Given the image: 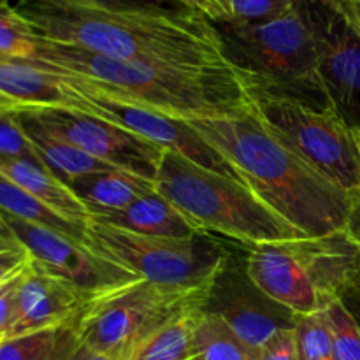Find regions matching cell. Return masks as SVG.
Here are the masks:
<instances>
[{"label": "cell", "mask_w": 360, "mask_h": 360, "mask_svg": "<svg viewBox=\"0 0 360 360\" xmlns=\"http://www.w3.org/2000/svg\"><path fill=\"white\" fill-rule=\"evenodd\" d=\"M42 37L14 13L9 6L0 7V55L11 60L37 62Z\"/></svg>", "instance_id": "484cf974"}, {"label": "cell", "mask_w": 360, "mask_h": 360, "mask_svg": "<svg viewBox=\"0 0 360 360\" xmlns=\"http://www.w3.org/2000/svg\"><path fill=\"white\" fill-rule=\"evenodd\" d=\"M11 4V0H0V7H4V6H9Z\"/></svg>", "instance_id": "60d3db41"}, {"label": "cell", "mask_w": 360, "mask_h": 360, "mask_svg": "<svg viewBox=\"0 0 360 360\" xmlns=\"http://www.w3.org/2000/svg\"><path fill=\"white\" fill-rule=\"evenodd\" d=\"M16 248H21V245L18 243L16 236L13 234V231H11V227L7 225V221L4 220L2 211H0V253Z\"/></svg>", "instance_id": "74e56055"}, {"label": "cell", "mask_w": 360, "mask_h": 360, "mask_svg": "<svg viewBox=\"0 0 360 360\" xmlns=\"http://www.w3.org/2000/svg\"><path fill=\"white\" fill-rule=\"evenodd\" d=\"M16 116L27 136L30 137L42 164L53 174L58 176L63 183H70L77 178H83V176L95 174V172L112 171V167H109L102 160L84 153L74 144L67 143V141L60 139V137L53 136L46 129H42L23 108L18 109Z\"/></svg>", "instance_id": "ffe728a7"}, {"label": "cell", "mask_w": 360, "mask_h": 360, "mask_svg": "<svg viewBox=\"0 0 360 360\" xmlns=\"http://www.w3.org/2000/svg\"><path fill=\"white\" fill-rule=\"evenodd\" d=\"M204 304H195L144 338L127 360H192V336Z\"/></svg>", "instance_id": "44dd1931"}, {"label": "cell", "mask_w": 360, "mask_h": 360, "mask_svg": "<svg viewBox=\"0 0 360 360\" xmlns=\"http://www.w3.org/2000/svg\"><path fill=\"white\" fill-rule=\"evenodd\" d=\"M174 6L195 11L213 23L231 20V6L225 0H169Z\"/></svg>", "instance_id": "4dcf8cb0"}, {"label": "cell", "mask_w": 360, "mask_h": 360, "mask_svg": "<svg viewBox=\"0 0 360 360\" xmlns=\"http://www.w3.org/2000/svg\"><path fill=\"white\" fill-rule=\"evenodd\" d=\"M345 232L355 245L360 246V188L350 192V217Z\"/></svg>", "instance_id": "836d02e7"}, {"label": "cell", "mask_w": 360, "mask_h": 360, "mask_svg": "<svg viewBox=\"0 0 360 360\" xmlns=\"http://www.w3.org/2000/svg\"><path fill=\"white\" fill-rule=\"evenodd\" d=\"M355 136H357V141H359V148H360V130H357V132H355Z\"/></svg>", "instance_id": "b9f144b4"}, {"label": "cell", "mask_w": 360, "mask_h": 360, "mask_svg": "<svg viewBox=\"0 0 360 360\" xmlns=\"http://www.w3.org/2000/svg\"><path fill=\"white\" fill-rule=\"evenodd\" d=\"M206 295L207 290H179L139 278L86 301L74 320L77 340L90 350L127 360L144 338L185 309L204 304Z\"/></svg>", "instance_id": "ba28073f"}, {"label": "cell", "mask_w": 360, "mask_h": 360, "mask_svg": "<svg viewBox=\"0 0 360 360\" xmlns=\"http://www.w3.org/2000/svg\"><path fill=\"white\" fill-rule=\"evenodd\" d=\"M23 271L0 283V341L7 340L16 316V297Z\"/></svg>", "instance_id": "f1b7e54d"}, {"label": "cell", "mask_w": 360, "mask_h": 360, "mask_svg": "<svg viewBox=\"0 0 360 360\" xmlns=\"http://www.w3.org/2000/svg\"><path fill=\"white\" fill-rule=\"evenodd\" d=\"M225 2H227V4H229V6H231V0H225Z\"/></svg>", "instance_id": "ee69618b"}, {"label": "cell", "mask_w": 360, "mask_h": 360, "mask_svg": "<svg viewBox=\"0 0 360 360\" xmlns=\"http://www.w3.org/2000/svg\"><path fill=\"white\" fill-rule=\"evenodd\" d=\"M77 4H91L102 7H120V9H162V7H178L169 0H69Z\"/></svg>", "instance_id": "d6a6232c"}, {"label": "cell", "mask_w": 360, "mask_h": 360, "mask_svg": "<svg viewBox=\"0 0 360 360\" xmlns=\"http://www.w3.org/2000/svg\"><path fill=\"white\" fill-rule=\"evenodd\" d=\"M320 76L330 108L360 130V34L338 0H322L320 9Z\"/></svg>", "instance_id": "4fadbf2b"}, {"label": "cell", "mask_w": 360, "mask_h": 360, "mask_svg": "<svg viewBox=\"0 0 360 360\" xmlns=\"http://www.w3.org/2000/svg\"><path fill=\"white\" fill-rule=\"evenodd\" d=\"M259 360H299L294 329L280 330L259 348Z\"/></svg>", "instance_id": "f546056e"}, {"label": "cell", "mask_w": 360, "mask_h": 360, "mask_svg": "<svg viewBox=\"0 0 360 360\" xmlns=\"http://www.w3.org/2000/svg\"><path fill=\"white\" fill-rule=\"evenodd\" d=\"M67 185L88 207L90 214L122 211L136 200L157 192L153 179L118 169L83 176Z\"/></svg>", "instance_id": "d6986e66"}, {"label": "cell", "mask_w": 360, "mask_h": 360, "mask_svg": "<svg viewBox=\"0 0 360 360\" xmlns=\"http://www.w3.org/2000/svg\"><path fill=\"white\" fill-rule=\"evenodd\" d=\"M63 360H120V359L109 357V355L101 354V352L90 350V348L84 347V345L79 343V340H77V343L74 345L72 350L69 352V355H67Z\"/></svg>", "instance_id": "8d00e7d4"}, {"label": "cell", "mask_w": 360, "mask_h": 360, "mask_svg": "<svg viewBox=\"0 0 360 360\" xmlns=\"http://www.w3.org/2000/svg\"><path fill=\"white\" fill-rule=\"evenodd\" d=\"M171 4H172V2H171Z\"/></svg>", "instance_id": "f6af8a7d"}, {"label": "cell", "mask_w": 360, "mask_h": 360, "mask_svg": "<svg viewBox=\"0 0 360 360\" xmlns=\"http://www.w3.org/2000/svg\"><path fill=\"white\" fill-rule=\"evenodd\" d=\"M0 94L21 108H72L62 74L53 67L25 60L0 62Z\"/></svg>", "instance_id": "2e32d148"}, {"label": "cell", "mask_w": 360, "mask_h": 360, "mask_svg": "<svg viewBox=\"0 0 360 360\" xmlns=\"http://www.w3.org/2000/svg\"><path fill=\"white\" fill-rule=\"evenodd\" d=\"M58 72L62 74L63 81L69 88L72 109L115 123L129 132L137 134L143 139L158 144L164 150L174 151V153L210 169V171L241 181L232 165L224 160L185 120L169 118L160 112L118 101V98H112L91 88L86 81L74 74L63 72V70H58Z\"/></svg>", "instance_id": "9c48e42d"}, {"label": "cell", "mask_w": 360, "mask_h": 360, "mask_svg": "<svg viewBox=\"0 0 360 360\" xmlns=\"http://www.w3.org/2000/svg\"><path fill=\"white\" fill-rule=\"evenodd\" d=\"M262 202L306 238L345 232L350 193L281 146L255 109L220 118L185 120Z\"/></svg>", "instance_id": "7a4b0ae2"}, {"label": "cell", "mask_w": 360, "mask_h": 360, "mask_svg": "<svg viewBox=\"0 0 360 360\" xmlns=\"http://www.w3.org/2000/svg\"><path fill=\"white\" fill-rule=\"evenodd\" d=\"M320 9L322 0H301L262 23H214L225 60L248 88L333 109L320 76Z\"/></svg>", "instance_id": "277c9868"}, {"label": "cell", "mask_w": 360, "mask_h": 360, "mask_svg": "<svg viewBox=\"0 0 360 360\" xmlns=\"http://www.w3.org/2000/svg\"><path fill=\"white\" fill-rule=\"evenodd\" d=\"M334 341V360H360V326L341 299L323 304Z\"/></svg>", "instance_id": "4316f807"}, {"label": "cell", "mask_w": 360, "mask_h": 360, "mask_svg": "<svg viewBox=\"0 0 360 360\" xmlns=\"http://www.w3.org/2000/svg\"><path fill=\"white\" fill-rule=\"evenodd\" d=\"M295 343L299 360H334V341L326 309L295 315Z\"/></svg>", "instance_id": "d4e9b609"}, {"label": "cell", "mask_w": 360, "mask_h": 360, "mask_svg": "<svg viewBox=\"0 0 360 360\" xmlns=\"http://www.w3.org/2000/svg\"><path fill=\"white\" fill-rule=\"evenodd\" d=\"M86 246L141 280L190 292L210 290L231 252L210 234L158 238L88 221Z\"/></svg>", "instance_id": "8992f818"}, {"label": "cell", "mask_w": 360, "mask_h": 360, "mask_svg": "<svg viewBox=\"0 0 360 360\" xmlns=\"http://www.w3.org/2000/svg\"><path fill=\"white\" fill-rule=\"evenodd\" d=\"M292 241L250 246L245 257L246 273L262 294L294 315L319 311L323 299Z\"/></svg>", "instance_id": "5bb4252c"}, {"label": "cell", "mask_w": 360, "mask_h": 360, "mask_svg": "<svg viewBox=\"0 0 360 360\" xmlns=\"http://www.w3.org/2000/svg\"><path fill=\"white\" fill-rule=\"evenodd\" d=\"M248 94L262 125L281 146L348 193L360 188L357 136L333 109L255 88H248Z\"/></svg>", "instance_id": "52a82bcc"}, {"label": "cell", "mask_w": 360, "mask_h": 360, "mask_svg": "<svg viewBox=\"0 0 360 360\" xmlns=\"http://www.w3.org/2000/svg\"><path fill=\"white\" fill-rule=\"evenodd\" d=\"M155 185L204 234L224 236L246 248L306 238L245 183L210 171L174 151L164 153Z\"/></svg>", "instance_id": "5b68a950"}, {"label": "cell", "mask_w": 360, "mask_h": 360, "mask_svg": "<svg viewBox=\"0 0 360 360\" xmlns=\"http://www.w3.org/2000/svg\"><path fill=\"white\" fill-rule=\"evenodd\" d=\"M2 214L18 243L30 253V259L49 273L72 283L77 290L83 292L88 301L139 280L130 271L102 259L83 243L74 241L42 225L21 220L6 211H2Z\"/></svg>", "instance_id": "8fae6325"}, {"label": "cell", "mask_w": 360, "mask_h": 360, "mask_svg": "<svg viewBox=\"0 0 360 360\" xmlns=\"http://www.w3.org/2000/svg\"><path fill=\"white\" fill-rule=\"evenodd\" d=\"M70 72L118 101L174 120L220 118L245 111L248 88L232 65H174L120 60L42 37L37 62Z\"/></svg>", "instance_id": "3957f363"}, {"label": "cell", "mask_w": 360, "mask_h": 360, "mask_svg": "<svg viewBox=\"0 0 360 360\" xmlns=\"http://www.w3.org/2000/svg\"><path fill=\"white\" fill-rule=\"evenodd\" d=\"M0 157L41 162L30 137L18 120L16 111L0 116Z\"/></svg>", "instance_id": "83f0119b"}, {"label": "cell", "mask_w": 360, "mask_h": 360, "mask_svg": "<svg viewBox=\"0 0 360 360\" xmlns=\"http://www.w3.org/2000/svg\"><path fill=\"white\" fill-rule=\"evenodd\" d=\"M42 129L98 158L109 167L157 178L167 150L137 134L72 108H23Z\"/></svg>", "instance_id": "30bf717a"}, {"label": "cell", "mask_w": 360, "mask_h": 360, "mask_svg": "<svg viewBox=\"0 0 360 360\" xmlns=\"http://www.w3.org/2000/svg\"><path fill=\"white\" fill-rule=\"evenodd\" d=\"M0 174L16 183L60 217L81 225L90 221L88 207L77 199L67 183L53 174L41 162L0 157Z\"/></svg>", "instance_id": "ac0fdd59"}, {"label": "cell", "mask_w": 360, "mask_h": 360, "mask_svg": "<svg viewBox=\"0 0 360 360\" xmlns=\"http://www.w3.org/2000/svg\"><path fill=\"white\" fill-rule=\"evenodd\" d=\"M192 360H259V352L236 336L220 316L202 308L193 329Z\"/></svg>", "instance_id": "7402d4cb"}, {"label": "cell", "mask_w": 360, "mask_h": 360, "mask_svg": "<svg viewBox=\"0 0 360 360\" xmlns=\"http://www.w3.org/2000/svg\"><path fill=\"white\" fill-rule=\"evenodd\" d=\"M204 309L220 316L257 352L274 334L295 326L294 313L262 294L250 280L245 260L238 262L232 255L211 283Z\"/></svg>", "instance_id": "7c38bea8"}, {"label": "cell", "mask_w": 360, "mask_h": 360, "mask_svg": "<svg viewBox=\"0 0 360 360\" xmlns=\"http://www.w3.org/2000/svg\"><path fill=\"white\" fill-rule=\"evenodd\" d=\"M77 343L74 322L0 341V360H63Z\"/></svg>", "instance_id": "cb8c5ba5"}, {"label": "cell", "mask_w": 360, "mask_h": 360, "mask_svg": "<svg viewBox=\"0 0 360 360\" xmlns=\"http://www.w3.org/2000/svg\"><path fill=\"white\" fill-rule=\"evenodd\" d=\"M0 211H6V213L30 221V224L48 227L74 239V241L86 245L88 224H74V221L60 217L4 174H0Z\"/></svg>", "instance_id": "603a6c76"}, {"label": "cell", "mask_w": 360, "mask_h": 360, "mask_svg": "<svg viewBox=\"0 0 360 360\" xmlns=\"http://www.w3.org/2000/svg\"><path fill=\"white\" fill-rule=\"evenodd\" d=\"M41 37L120 60L227 65L213 21L185 7L120 9L69 0H11Z\"/></svg>", "instance_id": "6da1fadb"}, {"label": "cell", "mask_w": 360, "mask_h": 360, "mask_svg": "<svg viewBox=\"0 0 360 360\" xmlns=\"http://www.w3.org/2000/svg\"><path fill=\"white\" fill-rule=\"evenodd\" d=\"M90 220L136 234L158 238H193L204 234L192 220H188L174 204L169 202L158 192L136 200L122 211L90 214Z\"/></svg>", "instance_id": "e0dca14e"}, {"label": "cell", "mask_w": 360, "mask_h": 360, "mask_svg": "<svg viewBox=\"0 0 360 360\" xmlns=\"http://www.w3.org/2000/svg\"><path fill=\"white\" fill-rule=\"evenodd\" d=\"M21 105L18 104V102H14L13 98L6 97V95L0 94V116L2 115H7V112H13V111H18Z\"/></svg>", "instance_id": "ab89813d"}, {"label": "cell", "mask_w": 360, "mask_h": 360, "mask_svg": "<svg viewBox=\"0 0 360 360\" xmlns=\"http://www.w3.org/2000/svg\"><path fill=\"white\" fill-rule=\"evenodd\" d=\"M28 262H30V253L23 246L0 253V283L21 273L28 266Z\"/></svg>", "instance_id": "1f68e13d"}, {"label": "cell", "mask_w": 360, "mask_h": 360, "mask_svg": "<svg viewBox=\"0 0 360 360\" xmlns=\"http://www.w3.org/2000/svg\"><path fill=\"white\" fill-rule=\"evenodd\" d=\"M86 301L72 283L30 259L18 288L16 316L7 340L74 322Z\"/></svg>", "instance_id": "9a60e30c"}, {"label": "cell", "mask_w": 360, "mask_h": 360, "mask_svg": "<svg viewBox=\"0 0 360 360\" xmlns=\"http://www.w3.org/2000/svg\"><path fill=\"white\" fill-rule=\"evenodd\" d=\"M338 2L341 4L347 16L350 18V21L360 34V0H338Z\"/></svg>", "instance_id": "f35d334b"}, {"label": "cell", "mask_w": 360, "mask_h": 360, "mask_svg": "<svg viewBox=\"0 0 360 360\" xmlns=\"http://www.w3.org/2000/svg\"><path fill=\"white\" fill-rule=\"evenodd\" d=\"M338 299H341L348 311L355 316L357 323L360 326V287H347L340 292Z\"/></svg>", "instance_id": "d590c367"}, {"label": "cell", "mask_w": 360, "mask_h": 360, "mask_svg": "<svg viewBox=\"0 0 360 360\" xmlns=\"http://www.w3.org/2000/svg\"><path fill=\"white\" fill-rule=\"evenodd\" d=\"M347 287H360V246L354 241H352L350 259H348V276L345 288Z\"/></svg>", "instance_id": "e575fe53"}, {"label": "cell", "mask_w": 360, "mask_h": 360, "mask_svg": "<svg viewBox=\"0 0 360 360\" xmlns=\"http://www.w3.org/2000/svg\"><path fill=\"white\" fill-rule=\"evenodd\" d=\"M2 60H9V58H7V56H4V55H0V62H2Z\"/></svg>", "instance_id": "7bdbcfd3"}]
</instances>
